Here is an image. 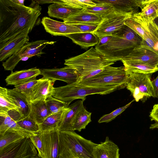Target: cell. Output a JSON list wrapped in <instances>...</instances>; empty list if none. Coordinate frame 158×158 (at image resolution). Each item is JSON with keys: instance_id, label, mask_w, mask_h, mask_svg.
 Wrapping results in <instances>:
<instances>
[{"instance_id": "obj_1", "label": "cell", "mask_w": 158, "mask_h": 158, "mask_svg": "<svg viewBox=\"0 0 158 158\" xmlns=\"http://www.w3.org/2000/svg\"><path fill=\"white\" fill-rule=\"evenodd\" d=\"M41 10L39 5L27 6L12 0H0V46L23 32H30Z\"/></svg>"}, {"instance_id": "obj_2", "label": "cell", "mask_w": 158, "mask_h": 158, "mask_svg": "<svg viewBox=\"0 0 158 158\" xmlns=\"http://www.w3.org/2000/svg\"><path fill=\"white\" fill-rule=\"evenodd\" d=\"M112 35L113 37L106 44L95 46V48L107 60L114 62L121 60L128 55L142 40L125 25Z\"/></svg>"}, {"instance_id": "obj_3", "label": "cell", "mask_w": 158, "mask_h": 158, "mask_svg": "<svg viewBox=\"0 0 158 158\" xmlns=\"http://www.w3.org/2000/svg\"><path fill=\"white\" fill-rule=\"evenodd\" d=\"M114 62L107 60L92 47L83 53L65 60L64 64L76 71L79 83L96 75Z\"/></svg>"}, {"instance_id": "obj_4", "label": "cell", "mask_w": 158, "mask_h": 158, "mask_svg": "<svg viewBox=\"0 0 158 158\" xmlns=\"http://www.w3.org/2000/svg\"><path fill=\"white\" fill-rule=\"evenodd\" d=\"M98 144L74 131H59V158H94V148Z\"/></svg>"}, {"instance_id": "obj_5", "label": "cell", "mask_w": 158, "mask_h": 158, "mask_svg": "<svg viewBox=\"0 0 158 158\" xmlns=\"http://www.w3.org/2000/svg\"><path fill=\"white\" fill-rule=\"evenodd\" d=\"M118 90L120 89L118 88L91 86L75 82L54 87L52 96L66 103L69 106L75 100L81 99L85 101L87 95L94 94L106 95Z\"/></svg>"}, {"instance_id": "obj_6", "label": "cell", "mask_w": 158, "mask_h": 158, "mask_svg": "<svg viewBox=\"0 0 158 158\" xmlns=\"http://www.w3.org/2000/svg\"><path fill=\"white\" fill-rule=\"evenodd\" d=\"M128 75L124 66L114 67L108 66L97 74L79 83L94 87L118 88H126Z\"/></svg>"}, {"instance_id": "obj_7", "label": "cell", "mask_w": 158, "mask_h": 158, "mask_svg": "<svg viewBox=\"0 0 158 158\" xmlns=\"http://www.w3.org/2000/svg\"><path fill=\"white\" fill-rule=\"evenodd\" d=\"M128 78L126 88L131 92L135 101L145 102L153 96L151 76L152 74H146L126 70Z\"/></svg>"}, {"instance_id": "obj_8", "label": "cell", "mask_w": 158, "mask_h": 158, "mask_svg": "<svg viewBox=\"0 0 158 158\" xmlns=\"http://www.w3.org/2000/svg\"><path fill=\"white\" fill-rule=\"evenodd\" d=\"M56 41L47 40H38L25 44L16 53L9 57L2 65L5 70L12 71L19 62L23 58L28 59L34 56L40 57L45 53L43 49L48 45L54 44Z\"/></svg>"}, {"instance_id": "obj_9", "label": "cell", "mask_w": 158, "mask_h": 158, "mask_svg": "<svg viewBox=\"0 0 158 158\" xmlns=\"http://www.w3.org/2000/svg\"><path fill=\"white\" fill-rule=\"evenodd\" d=\"M37 154L35 147L27 137L0 149V158H31Z\"/></svg>"}, {"instance_id": "obj_10", "label": "cell", "mask_w": 158, "mask_h": 158, "mask_svg": "<svg viewBox=\"0 0 158 158\" xmlns=\"http://www.w3.org/2000/svg\"><path fill=\"white\" fill-rule=\"evenodd\" d=\"M133 14L114 11L103 18L97 28L93 33L98 38L105 35H112L124 25V23Z\"/></svg>"}, {"instance_id": "obj_11", "label": "cell", "mask_w": 158, "mask_h": 158, "mask_svg": "<svg viewBox=\"0 0 158 158\" xmlns=\"http://www.w3.org/2000/svg\"><path fill=\"white\" fill-rule=\"evenodd\" d=\"M43 77L55 81L60 80L68 84L77 82L79 76L76 71L68 66L60 68L40 69Z\"/></svg>"}, {"instance_id": "obj_12", "label": "cell", "mask_w": 158, "mask_h": 158, "mask_svg": "<svg viewBox=\"0 0 158 158\" xmlns=\"http://www.w3.org/2000/svg\"><path fill=\"white\" fill-rule=\"evenodd\" d=\"M41 23L47 32L54 36L67 35L81 32L77 27L70 24L56 21L47 17L42 19Z\"/></svg>"}, {"instance_id": "obj_13", "label": "cell", "mask_w": 158, "mask_h": 158, "mask_svg": "<svg viewBox=\"0 0 158 158\" xmlns=\"http://www.w3.org/2000/svg\"><path fill=\"white\" fill-rule=\"evenodd\" d=\"M141 10L133 14L131 18L145 27L157 17L158 0H143Z\"/></svg>"}, {"instance_id": "obj_14", "label": "cell", "mask_w": 158, "mask_h": 158, "mask_svg": "<svg viewBox=\"0 0 158 158\" xmlns=\"http://www.w3.org/2000/svg\"><path fill=\"white\" fill-rule=\"evenodd\" d=\"M28 31L23 32L0 46V60L4 61L16 53L29 42Z\"/></svg>"}, {"instance_id": "obj_15", "label": "cell", "mask_w": 158, "mask_h": 158, "mask_svg": "<svg viewBox=\"0 0 158 158\" xmlns=\"http://www.w3.org/2000/svg\"><path fill=\"white\" fill-rule=\"evenodd\" d=\"M59 133L58 129L42 132L44 158H59Z\"/></svg>"}, {"instance_id": "obj_16", "label": "cell", "mask_w": 158, "mask_h": 158, "mask_svg": "<svg viewBox=\"0 0 158 158\" xmlns=\"http://www.w3.org/2000/svg\"><path fill=\"white\" fill-rule=\"evenodd\" d=\"M122 62H137L158 67V55L148 49L135 48Z\"/></svg>"}, {"instance_id": "obj_17", "label": "cell", "mask_w": 158, "mask_h": 158, "mask_svg": "<svg viewBox=\"0 0 158 158\" xmlns=\"http://www.w3.org/2000/svg\"><path fill=\"white\" fill-rule=\"evenodd\" d=\"M40 75H41L40 69L36 68L11 71L5 81L7 85L15 86L35 80Z\"/></svg>"}, {"instance_id": "obj_18", "label": "cell", "mask_w": 158, "mask_h": 158, "mask_svg": "<svg viewBox=\"0 0 158 158\" xmlns=\"http://www.w3.org/2000/svg\"><path fill=\"white\" fill-rule=\"evenodd\" d=\"M38 80L28 100L29 102L46 101L48 97L52 96L56 81L44 77Z\"/></svg>"}, {"instance_id": "obj_19", "label": "cell", "mask_w": 158, "mask_h": 158, "mask_svg": "<svg viewBox=\"0 0 158 158\" xmlns=\"http://www.w3.org/2000/svg\"><path fill=\"white\" fill-rule=\"evenodd\" d=\"M143 0H93L96 4L105 3L111 6L114 11L124 13L139 12V8H142Z\"/></svg>"}, {"instance_id": "obj_20", "label": "cell", "mask_w": 158, "mask_h": 158, "mask_svg": "<svg viewBox=\"0 0 158 158\" xmlns=\"http://www.w3.org/2000/svg\"><path fill=\"white\" fill-rule=\"evenodd\" d=\"M119 150L118 146L107 136L104 142L94 148L93 154L94 158H119Z\"/></svg>"}, {"instance_id": "obj_21", "label": "cell", "mask_w": 158, "mask_h": 158, "mask_svg": "<svg viewBox=\"0 0 158 158\" xmlns=\"http://www.w3.org/2000/svg\"><path fill=\"white\" fill-rule=\"evenodd\" d=\"M48 9V13L49 16L63 21L82 10L67 6L63 3L62 1L61 3H54L50 5Z\"/></svg>"}, {"instance_id": "obj_22", "label": "cell", "mask_w": 158, "mask_h": 158, "mask_svg": "<svg viewBox=\"0 0 158 158\" xmlns=\"http://www.w3.org/2000/svg\"><path fill=\"white\" fill-rule=\"evenodd\" d=\"M0 135L7 131L22 132L28 137L37 135L25 130L17 123L15 118L8 113H0Z\"/></svg>"}, {"instance_id": "obj_23", "label": "cell", "mask_w": 158, "mask_h": 158, "mask_svg": "<svg viewBox=\"0 0 158 158\" xmlns=\"http://www.w3.org/2000/svg\"><path fill=\"white\" fill-rule=\"evenodd\" d=\"M82 100H79L69 106L61 123L58 128L59 131H74L73 124L76 115L81 106L83 105Z\"/></svg>"}, {"instance_id": "obj_24", "label": "cell", "mask_w": 158, "mask_h": 158, "mask_svg": "<svg viewBox=\"0 0 158 158\" xmlns=\"http://www.w3.org/2000/svg\"><path fill=\"white\" fill-rule=\"evenodd\" d=\"M103 18L102 16L89 13L83 9L79 12L64 20V22L70 24H91L100 23Z\"/></svg>"}, {"instance_id": "obj_25", "label": "cell", "mask_w": 158, "mask_h": 158, "mask_svg": "<svg viewBox=\"0 0 158 158\" xmlns=\"http://www.w3.org/2000/svg\"><path fill=\"white\" fill-rule=\"evenodd\" d=\"M66 37L84 49L96 45L99 41V38L92 32L76 33L69 35Z\"/></svg>"}, {"instance_id": "obj_26", "label": "cell", "mask_w": 158, "mask_h": 158, "mask_svg": "<svg viewBox=\"0 0 158 158\" xmlns=\"http://www.w3.org/2000/svg\"><path fill=\"white\" fill-rule=\"evenodd\" d=\"M29 115L39 125L41 123L51 114L48 110L45 101L29 102Z\"/></svg>"}, {"instance_id": "obj_27", "label": "cell", "mask_w": 158, "mask_h": 158, "mask_svg": "<svg viewBox=\"0 0 158 158\" xmlns=\"http://www.w3.org/2000/svg\"><path fill=\"white\" fill-rule=\"evenodd\" d=\"M148 27L150 37L145 40H142L140 44L135 48L147 49L158 55V26L153 21L149 24Z\"/></svg>"}, {"instance_id": "obj_28", "label": "cell", "mask_w": 158, "mask_h": 158, "mask_svg": "<svg viewBox=\"0 0 158 158\" xmlns=\"http://www.w3.org/2000/svg\"><path fill=\"white\" fill-rule=\"evenodd\" d=\"M8 94L19 107L18 112L22 118L27 116L30 112L29 103L26 96L15 88L7 89Z\"/></svg>"}, {"instance_id": "obj_29", "label": "cell", "mask_w": 158, "mask_h": 158, "mask_svg": "<svg viewBox=\"0 0 158 158\" xmlns=\"http://www.w3.org/2000/svg\"><path fill=\"white\" fill-rule=\"evenodd\" d=\"M68 107L49 115L39 125L40 131L42 132L58 129Z\"/></svg>"}, {"instance_id": "obj_30", "label": "cell", "mask_w": 158, "mask_h": 158, "mask_svg": "<svg viewBox=\"0 0 158 158\" xmlns=\"http://www.w3.org/2000/svg\"><path fill=\"white\" fill-rule=\"evenodd\" d=\"M91 113L87 111L83 105L76 115L73 124L74 131H81L82 129H85L91 121Z\"/></svg>"}, {"instance_id": "obj_31", "label": "cell", "mask_w": 158, "mask_h": 158, "mask_svg": "<svg viewBox=\"0 0 158 158\" xmlns=\"http://www.w3.org/2000/svg\"><path fill=\"white\" fill-rule=\"evenodd\" d=\"M125 69L131 72L146 74H152L158 70V67L137 62H122Z\"/></svg>"}, {"instance_id": "obj_32", "label": "cell", "mask_w": 158, "mask_h": 158, "mask_svg": "<svg viewBox=\"0 0 158 158\" xmlns=\"http://www.w3.org/2000/svg\"><path fill=\"white\" fill-rule=\"evenodd\" d=\"M19 107L8 94L7 89L0 87V113H8L12 110L18 111Z\"/></svg>"}, {"instance_id": "obj_33", "label": "cell", "mask_w": 158, "mask_h": 158, "mask_svg": "<svg viewBox=\"0 0 158 158\" xmlns=\"http://www.w3.org/2000/svg\"><path fill=\"white\" fill-rule=\"evenodd\" d=\"M26 137H28L25 134L21 132L6 131L3 134L0 135V149Z\"/></svg>"}, {"instance_id": "obj_34", "label": "cell", "mask_w": 158, "mask_h": 158, "mask_svg": "<svg viewBox=\"0 0 158 158\" xmlns=\"http://www.w3.org/2000/svg\"><path fill=\"white\" fill-rule=\"evenodd\" d=\"M83 10L89 13L100 15L103 18L115 11L111 6L105 3L97 4L95 6H89Z\"/></svg>"}, {"instance_id": "obj_35", "label": "cell", "mask_w": 158, "mask_h": 158, "mask_svg": "<svg viewBox=\"0 0 158 158\" xmlns=\"http://www.w3.org/2000/svg\"><path fill=\"white\" fill-rule=\"evenodd\" d=\"M16 122L19 126L25 130L37 134L42 132L38 124L31 117L29 114L25 118L20 119Z\"/></svg>"}, {"instance_id": "obj_36", "label": "cell", "mask_w": 158, "mask_h": 158, "mask_svg": "<svg viewBox=\"0 0 158 158\" xmlns=\"http://www.w3.org/2000/svg\"><path fill=\"white\" fill-rule=\"evenodd\" d=\"M124 24L131 29L140 36L142 40H145L150 36L148 27L147 29H146L134 20L131 17L126 20Z\"/></svg>"}, {"instance_id": "obj_37", "label": "cell", "mask_w": 158, "mask_h": 158, "mask_svg": "<svg viewBox=\"0 0 158 158\" xmlns=\"http://www.w3.org/2000/svg\"><path fill=\"white\" fill-rule=\"evenodd\" d=\"M45 102L47 108L51 114L60 111L69 106L66 103L52 96L48 97Z\"/></svg>"}, {"instance_id": "obj_38", "label": "cell", "mask_w": 158, "mask_h": 158, "mask_svg": "<svg viewBox=\"0 0 158 158\" xmlns=\"http://www.w3.org/2000/svg\"><path fill=\"white\" fill-rule=\"evenodd\" d=\"M39 80L35 79L24 84L15 86V89L27 97L28 100L31 97L33 89L38 82Z\"/></svg>"}, {"instance_id": "obj_39", "label": "cell", "mask_w": 158, "mask_h": 158, "mask_svg": "<svg viewBox=\"0 0 158 158\" xmlns=\"http://www.w3.org/2000/svg\"><path fill=\"white\" fill-rule=\"evenodd\" d=\"M134 101L135 100L134 99L125 106L116 109L109 114L103 115L99 118L98 122L99 123L104 122L107 123L112 121L129 107Z\"/></svg>"}, {"instance_id": "obj_40", "label": "cell", "mask_w": 158, "mask_h": 158, "mask_svg": "<svg viewBox=\"0 0 158 158\" xmlns=\"http://www.w3.org/2000/svg\"><path fill=\"white\" fill-rule=\"evenodd\" d=\"M63 3L76 8L83 9L89 6H94L97 4L93 0H61Z\"/></svg>"}, {"instance_id": "obj_41", "label": "cell", "mask_w": 158, "mask_h": 158, "mask_svg": "<svg viewBox=\"0 0 158 158\" xmlns=\"http://www.w3.org/2000/svg\"><path fill=\"white\" fill-rule=\"evenodd\" d=\"M42 132L33 135L30 138L38 151V156L41 158H44V154L43 143L42 139Z\"/></svg>"}, {"instance_id": "obj_42", "label": "cell", "mask_w": 158, "mask_h": 158, "mask_svg": "<svg viewBox=\"0 0 158 158\" xmlns=\"http://www.w3.org/2000/svg\"><path fill=\"white\" fill-rule=\"evenodd\" d=\"M149 116L151 121H154L155 122L151 125L150 128L151 129H158V103L153 106Z\"/></svg>"}, {"instance_id": "obj_43", "label": "cell", "mask_w": 158, "mask_h": 158, "mask_svg": "<svg viewBox=\"0 0 158 158\" xmlns=\"http://www.w3.org/2000/svg\"><path fill=\"white\" fill-rule=\"evenodd\" d=\"M100 23L91 24H72L78 28L82 32L93 33L97 28Z\"/></svg>"}, {"instance_id": "obj_44", "label": "cell", "mask_w": 158, "mask_h": 158, "mask_svg": "<svg viewBox=\"0 0 158 158\" xmlns=\"http://www.w3.org/2000/svg\"><path fill=\"white\" fill-rule=\"evenodd\" d=\"M113 35H105L99 38L98 42L96 46H101L106 44L112 38Z\"/></svg>"}, {"instance_id": "obj_45", "label": "cell", "mask_w": 158, "mask_h": 158, "mask_svg": "<svg viewBox=\"0 0 158 158\" xmlns=\"http://www.w3.org/2000/svg\"><path fill=\"white\" fill-rule=\"evenodd\" d=\"M152 86L153 89V97L158 98V75L152 81Z\"/></svg>"}, {"instance_id": "obj_46", "label": "cell", "mask_w": 158, "mask_h": 158, "mask_svg": "<svg viewBox=\"0 0 158 158\" xmlns=\"http://www.w3.org/2000/svg\"><path fill=\"white\" fill-rule=\"evenodd\" d=\"M35 2L38 4H43L44 3H61V0H35Z\"/></svg>"}, {"instance_id": "obj_47", "label": "cell", "mask_w": 158, "mask_h": 158, "mask_svg": "<svg viewBox=\"0 0 158 158\" xmlns=\"http://www.w3.org/2000/svg\"><path fill=\"white\" fill-rule=\"evenodd\" d=\"M14 2L23 6H25L24 4V0H12Z\"/></svg>"}, {"instance_id": "obj_48", "label": "cell", "mask_w": 158, "mask_h": 158, "mask_svg": "<svg viewBox=\"0 0 158 158\" xmlns=\"http://www.w3.org/2000/svg\"><path fill=\"white\" fill-rule=\"evenodd\" d=\"M153 22L158 26V17H156L154 20Z\"/></svg>"}, {"instance_id": "obj_49", "label": "cell", "mask_w": 158, "mask_h": 158, "mask_svg": "<svg viewBox=\"0 0 158 158\" xmlns=\"http://www.w3.org/2000/svg\"><path fill=\"white\" fill-rule=\"evenodd\" d=\"M31 158H41L38 156L37 155V156H34L33 157H32Z\"/></svg>"}, {"instance_id": "obj_50", "label": "cell", "mask_w": 158, "mask_h": 158, "mask_svg": "<svg viewBox=\"0 0 158 158\" xmlns=\"http://www.w3.org/2000/svg\"><path fill=\"white\" fill-rule=\"evenodd\" d=\"M157 17H158V10H157Z\"/></svg>"}]
</instances>
